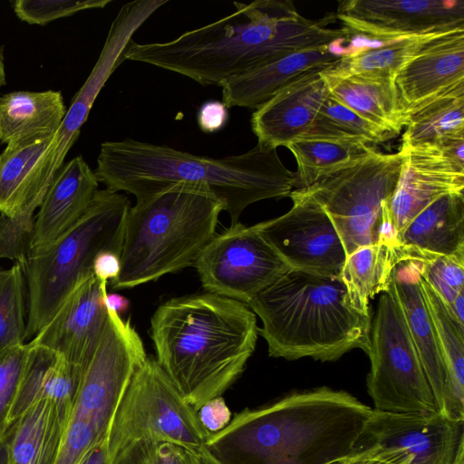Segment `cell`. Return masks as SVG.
<instances>
[{
	"label": "cell",
	"instance_id": "obj_16",
	"mask_svg": "<svg viewBox=\"0 0 464 464\" xmlns=\"http://www.w3.org/2000/svg\"><path fill=\"white\" fill-rule=\"evenodd\" d=\"M401 175L390 202L383 241L394 246L405 226L438 198L464 189V168L458 166L435 145H401Z\"/></svg>",
	"mask_w": 464,
	"mask_h": 464
},
{
	"label": "cell",
	"instance_id": "obj_14",
	"mask_svg": "<svg viewBox=\"0 0 464 464\" xmlns=\"http://www.w3.org/2000/svg\"><path fill=\"white\" fill-rule=\"evenodd\" d=\"M289 197L293 201L290 210L254 228L288 267L340 276L346 253L329 216L303 189H294Z\"/></svg>",
	"mask_w": 464,
	"mask_h": 464
},
{
	"label": "cell",
	"instance_id": "obj_8",
	"mask_svg": "<svg viewBox=\"0 0 464 464\" xmlns=\"http://www.w3.org/2000/svg\"><path fill=\"white\" fill-rule=\"evenodd\" d=\"M108 311L98 345L82 376L60 452L82 460L107 440L121 399L147 354L130 320Z\"/></svg>",
	"mask_w": 464,
	"mask_h": 464
},
{
	"label": "cell",
	"instance_id": "obj_34",
	"mask_svg": "<svg viewBox=\"0 0 464 464\" xmlns=\"http://www.w3.org/2000/svg\"><path fill=\"white\" fill-rule=\"evenodd\" d=\"M419 282L441 348L453 394L464 406V326L458 323L441 298L420 276Z\"/></svg>",
	"mask_w": 464,
	"mask_h": 464
},
{
	"label": "cell",
	"instance_id": "obj_18",
	"mask_svg": "<svg viewBox=\"0 0 464 464\" xmlns=\"http://www.w3.org/2000/svg\"><path fill=\"white\" fill-rule=\"evenodd\" d=\"M419 277L415 260H400L393 268L392 284L439 412L449 420L464 421V406L457 401L453 394L448 369Z\"/></svg>",
	"mask_w": 464,
	"mask_h": 464
},
{
	"label": "cell",
	"instance_id": "obj_44",
	"mask_svg": "<svg viewBox=\"0 0 464 464\" xmlns=\"http://www.w3.org/2000/svg\"><path fill=\"white\" fill-rule=\"evenodd\" d=\"M121 257L119 255L104 251L98 254L93 261L92 273L101 282H113L121 272Z\"/></svg>",
	"mask_w": 464,
	"mask_h": 464
},
{
	"label": "cell",
	"instance_id": "obj_38",
	"mask_svg": "<svg viewBox=\"0 0 464 464\" xmlns=\"http://www.w3.org/2000/svg\"><path fill=\"white\" fill-rule=\"evenodd\" d=\"M29 348L28 343H23L0 352V440L9 428V415L19 388Z\"/></svg>",
	"mask_w": 464,
	"mask_h": 464
},
{
	"label": "cell",
	"instance_id": "obj_15",
	"mask_svg": "<svg viewBox=\"0 0 464 464\" xmlns=\"http://www.w3.org/2000/svg\"><path fill=\"white\" fill-rule=\"evenodd\" d=\"M463 441L464 421L439 412L391 413L372 409L355 450L380 446L406 452L411 464H453Z\"/></svg>",
	"mask_w": 464,
	"mask_h": 464
},
{
	"label": "cell",
	"instance_id": "obj_19",
	"mask_svg": "<svg viewBox=\"0 0 464 464\" xmlns=\"http://www.w3.org/2000/svg\"><path fill=\"white\" fill-rule=\"evenodd\" d=\"M344 36L330 44L291 53L222 82L227 107L257 109L289 83L336 65L343 53Z\"/></svg>",
	"mask_w": 464,
	"mask_h": 464
},
{
	"label": "cell",
	"instance_id": "obj_47",
	"mask_svg": "<svg viewBox=\"0 0 464 464\" xmlns=\"http://www.w3.org/2000/svg\"><path fill=\"white\" fill-rule=\"evenodd\" d=\"M187 451L192 464H221L210 454L206 447L202 448L198 452Z\"/></svg>",
	"mask_w": 464,
	"mask_h": 464
},
{
	"label": "cell",
	"instance_id": "obj_51",
	"mask_svg": "<svg viewBox=\"0 0 464 464\" xmlns=\"http://www.w3.org/2000/svg\"><path fill=\"white\" fill-rule=\"evenodd\" d=\"M347 458V457H346ZM344 459H342V460H339V461H336V462H332V463H328V464H344Z\"/></svg>",
	"mask_w": 464,
	"mask_h": 464
},
{
	"label": "cell",
	"instance_id": "obj_9",
	"mask_svg": "<svg viewBox=\"0 0 464 464\" xmlns=\"http://www.w3.org/2000/svg\"><path fill=\"white\" fill-rule=\"evenodd\" d=\"M403 160L402 152L373 150L305 188L334 225L346 256L361 246L382 241L390 202Z\"/></svg>",
	"mask_w": 464,
	"mask_h": 464
},
{
	"label": "cell",
	"instance_id": "obj_5",
	"mask_svg": "<svg viewBox=\"0 0 464 464\" xmlns=\"http://www.w3.org/2000/svg\"><path fill=\"white\" fill-rule=\"evenodd\" d=\"M247 305L262 322L270 357L331 362L369 349L372 316L352 306L340 276L290 268Z\"/></svg>",
	"mask_w": 464,
	"mask_h": 464
},
{
	"label": "cell",
	"instance_id": "obj_37",
	"mask_svg": "<svg viewBox=\"0 0 464 464\" xmlns=\"http://www.w3.org/2000/svg\"><path fill=\"white\" fill-rule=\"evenodd\" d=\"M36 208L8 216L0 214V259L22 263L31 249Z\"/></svg>",
	"mask_w": 464,
	"mask_h": 464
},
{
	"label": "cell",
	"instance_id": "obj_12",
	"mask_svg": "<svg viewBox=\"0 0 464 464\" xmlns=\"http://www.w3.org/2000/svg\"><path fill=\"white\" fill-rule=\"evenodd\" d=\"M194 266L206 292L248 304L290 267L253 226L216 234Z\"/></svg>",
	"mask_w": 464,
	"mask_h": 464
},
{
	"label": "cell",
	"instance_id": "obj_10",
	"mask_svg": "<svg viewBox=\"0 0 464 464\" xmlns=\"http://www.w3.org/2000/svg\"><path fill=\"white\" fill-rule=\"evenodd\" d=\"M210 433L156 359L133 373L113 416L106 440L108 464L141 440L168 441L190 452L205 447Z\"/></svg>",
	"mask_w": 464,
	"mask_h": 464
},
{
	"label": "cell",
	"instance_id": "obj_32",
	"mask_svg": "<svg viewBox=\"0 0 464 464\" xmlns=\"http://www.w3.org/2000/svg\"><path fill=\"white\" fill-rule=\"evenodd\" d=\"M286 148L297 163L296 188H305L316 180L362 157L374 149L358 142L299 139Z\"/></svg>",
	"mask_w": 464,
	"mask_h": 464
},
{
	"label": "cell",
	"instance_id": "obj_45",
	"mask_svg": "<svg viewBox=\"0 0 464 464\" xmlns=\"http://www.w3.org/2000/svg\"><path fill=\"white\" fill-rule=\"evenodd\" d=\"M104 304L108 310L116 312L118 314L124 313L129 308V300L119 294H104Z\"/></svg>",
	"mask_w": 464,
	"mask_h": 464
},
{
	"label": "cell",
	"instance_id": "obj_39",
	"mask_svg": "<svg viewBox=\"0 0 464 464\" xmlns=\"http://www.w3.org/2000/svg\"><path fill=\"white\" fill-rule=\"evenodd\" d=\"M111 2V0H17L14 3V11L22 21L31 24L44 25L80 11L103 8Z\"/></svg>",
	"mask_w": 464,
	"mask_h": 464
},
{
	"label": "cell",
	"instance_id": "obj_36",
	"mask_svg": "<svg viewBox=\"0 0 464 464\" xmlns=\"http://www.w3.org/2000/svg\"><path fill=\"white\" fill-rule=\"evenodd\" d=\"M411 260L417 262L420 277L451 313L454 302L464 294V257L427 254Z\"/></svg>",
	"mask_w": 464,
	"mask_h": 464
},
{
	"label": "cell",
	"instance_id": "obj_26",
	"mask_svg": "<svg viewBox=\"0 0 464 464\" xmlns=\"http://www.w3.org/2000/svg\"><path fill=\"white\" fill-rule=\"evenodd\" d=\"M66 424L53 401L36 402L7 429L11 464H55Z\"/></svg>",
	"mask_w": 464,
	"mask_h": 464
},
{
	"label": "cell",
	"instance_id": "obj_35",
	"mask_svg": "<svg viewBox=\"0 0 464 464\" xmlns=\"http://www.w3.org/2000/svg\"><path fill=\"white\" fill-rule=\"evenodd\" d=\"M26 283L20 263L0 269V352L24 343Z\"/></svg>",
	"mask_w": 464,
	"mask_h": 464
},
{
	"label": "cell",
	"instance_id": "obj_48",
	"mask_svg": "<svg viewBox=\"0 0 464 464\" xmlns=\"http://www.w3.org/2000/svg\"><path fill=\"white\" fill-rule=\"evenodd\" d=\"M0 464H11L9 436L7 431L0 440Z\"/></svg>",
	"mask_w": 464,
	"mask_h": 464
},
{
	"label": "cell",
	"instance_id": "obj_21",
	"mask_svg": "<svg viewBox=\"0 0 464 464\" xmlns=\"http://www.w3.org/2000/svg\"><path fill=\"white\" fill-rule=\"evenodd\" d=\"M464 83V27L430 40L396 75L408 115L449 89Z\"/></svg>",
	"mask_w": 464,
	"mask_h": 464
},
{
	"label": "cell",
	"instance_id": "obj_40",
	"mask_svg": "<svg viewBox=\"0 0 464 464\" xmlns=\"http://www.w3.org/2000/svg\"><path fill=\"white\" fill-rule=\"evenodd\" d=\"M178 446L162 440H141L123 453L112 464H178Z\"/></svg>",
	"mask_w": 464,
	"mask_h": 464
},
{
	"label": "cell",
	"instance_id": "obj_23",
	"mask_svg": "<svg viewBox=\"0 0 464 464\" xmlns=\"http://www.w3.org/2000/svg\"><path fill=\"white\" fill-rule=\"evenodd\" d=\"M398 261L420 255L464 257V194L443 195L418 213L397 236Z\"/></svg>",
	"mask_w": 464,
	"mask_h": 464
},
{
	"label": "cell",
	"instance_id": "obj_13",
	"mask_svg": "<svg viewBox=\"0 0 464 464\" xmlns=\"http://www.w3.org/2000/svg\"><path fill=\"white\" fill-rule=\"evenodd\" d=\"M344 34L345 56L378 43L464 27L463 0H346L335 14Z\"/></svg>",
	"mask_w": 464,
	"mask_h": 464
},
{
	"label": "cell",
	"instance_id": "obj_11",
	"mask_svg": "<svg viewBox=\"0 0 464 464\" xmlns=\"http://www.w3.org/2000/svg\"><path fill=\"white\" fill-rule=\"evenodd\" d=\"M366 353L371 362L367 392L373 410L391 413L439 412L392 279L388 290L381 293Z\"/></svg>",
	"mask_w": 464,
	"mask_h": 464
},
{
	"label": "cell",
	"instance_id": "obj_3",
	"mask_svg": "<svg viewBox=\"0 0 464 464\" xmlns=\"http://www.w3.org/2000/svg\"><path fill=\"white\" fill-rule=\"evenodd\" d=\"M106 188L132 194L137 200L175 184L207 188L224 205L231 225L251 204L289 197L296 172L281 161L276 150L256 144L223 158H209L126 138L102 143L93 170Z\"/></svg>",
	"mask_w": 464,
	"mask_h": 464
},
{
	"label": "cell",
	"instance_id": "obj_30",
	"mask_svg": "<svg viewBox=\"0 0 464 464\" xmlns=\"http://www.w3.org/2000/svg\"><path fill=\"white\" fill-rule=\"evenodd\" d=\"M53 136L6 146L0 154V214L13 216L29 207H40L33 194V176Z\"/></svg>",
	"mask_w": 464,
	"mask_h": 464
},
{
	"label": "cell",
	"instance_id": "obj_49",
	"mask_svg": "<svg viewBox=\"0 0 464 464\" xmlns=\"http://www.w3.org/2000/svg\"><path fill=\"white\" fill-rule=\"evenodd\" d=\"M178 464H192L188 456V451L178 446Z\"/></svg>",
	"mask_w": 464,
	"mask_h": 464
},
{
	"label": "cell",
	"instance_id": "obj_43",
	"mask_svg": "<svg viewBox=\"0 0 464 464\" xmlns=\"http://www.w3.org/2000/svg\"><path fill=\"white\" fill-rule=\"evenodd\" d=\"M227 107L218 101L205 102L198 112V123L204 132H214L223 128L228 119Z\"/></svg>",
	"mask_w": 464,
	"mask_h": 464
},
{
	"label": "cell",
	"instance_id": "obj_33",
	"mask_svg": "<svg viewBox=\"0 0 464 464\" xmlns=\"http://www.w3.org/2000/svg\"><path fill=\"white\" fill-rule=\"evenodd\" d=\"M395 136L362 118L328 94L310 128L300 139L358 142L369 145L385 142Z\"/></svg>",
	"mask_w": 464,
	"mask_h": 464
},
{
	"label": "cell",
	"instance_id": "obj_1",
	"mask_svg": "<svg viewBox=\"0 0 464 464\" xmlns=\"http://www.w3.org/2000/svg\"><path fill=\"white\" fill-rule=\"evenodd\" d=\"M233 5L236 10L227 16L171 41H133L126 60L177 72L203 86H219L291 53L327 45L344 36L341 29L328 27L335 14L310 20L289 0Z\"/></svg>",
	"mask_w": 464,
	"mask_h": 464
},
{
	"label": "cell",
	"instance_id": "obj_31",
	"mask_svg": "<svg viewBox=\"0 0 464 464\" xmlns=\"http://www.w3.org/2000/svg\"><path fill=\"white\" fill-rule=\"evenodd\" d=\"M29 344V352L16 397L9 415V426L36 402L55 401L63 393L65 366L57 353Z\"/></svg>",
	"mask_w": 464,
	"mask_h": 464
},
{
	"label": "cell",
	"instance_id": "obj_29",
	"mask_svg": "<svg viewBox=\"0 0 464 464\" xmlns=\"http://www.w3.org/2000/svg\"><path fill=\"white\" fill-rule=\"evenodd\" d=\"M454 138H464V83L435 96L412 111L401 145L429 146Z\"/></svg>",
	"mask_w": 464,
	"mask_h": 464
},
{
	"label": "cell",
	"instance_id": "obj_7",
	"mask_svg": "<svg viewBox=\"0 0 464 464\" xmlns=\"http://www.w3.org/2000/svg\"><path fill=\"white\" fill-rule=\"evenodd\" d=\"M130 207L124 194L98 189L87 211L67 233L20 263L26 283L25 339L34 338L69 293L93 275L98 254L109 251L121 256Z\"/></svg>",
	"mask_w": 464,
	"mask_h": 464
},
{
	"label": "cell",
	"instance_id": "obj_24",
	"mask_svg": "<svg viewBox=\"0 0 464 464\" xmlns=\"http://www.w3.org/2000/svg\"><path fill=\"white\" fill-rule=\"evenodd\" d=\"M66 111L60 92L5 93L0 97V142L14 146L52 137Z\"/></svg>",
	"mask_w": 464,
	"mask_h": 464
},
{
	"label": "cell",
	"instance_id": "obj_46",
	"mask_svg": "<svg viewBox=\"0 0 464 464\" xmlns=\"http://www.w3.org/2000/svg\"><path fill=\"white\" fill-rule=\"evenodd\" d=\"M81 464H108L106 440L96 446Z\"/></svg>",
	"mask_w": 464,
	"mask_h": 464
},
{
	"label": "cell",
	"instance_id": "obj_22",
	"mask_svg": "<svg viewBox=\"0 0 464 464\" xmlns=\"http://www.w3.org/2000/svg\"><path fill=\"white\" fill-rule=\"evenodd\" d=\"M98 186L82 156L63 165L38 208L29 254L44 250L67 233L89 208Z\"/></svg>",
	"mask_w": 464,
	"mask_h": 464
},
{
	"label": "cell",
	"instance_id": "obj_27",
	"mask_svg": "<svg viewBox=\"0 0 464 464\" xmlns=\"http://www.w3.org/2000/svg\"><path fill=\"white\" fill-rule=\"evenodd\" d=\"M397 262L394 246L385 241L361 246L346 256L340 277L357 312L371 316L370 301L388 290Z\"/></svg>",
	"mask_w": 464,
	"mask_h": 464
},
{
	"label": "cell",
	"instance_id": "obj_50",
	"mask_svg": "<svg viewBox=\"0 0 464 464\" xmlns=\"http://www.w3.org/2000/svg\"><path fill=\"white\" fill-rule=\"evenodd\" d=\"M5 84V72L4 64L3 52L0 48V88Z\"/></svg>",
	"mask_w": 464,
	"mask_h": 464
},
{
	"label": "cell",
	"instance_id": "obj_20",
	"mask_svg": "<svg viewBox=\"0 0 464 464\" xmlns=\"http://www.w3.org/2000/svg\"><path fill=\"white\" fill-rule=\"evenodd\" d=\"M320 72L289 83L255 110L250 122L257 144L276 150L305 134L329 94Z\"/></svg>",
	"mask_w": 464,
	"mask_h": 464
},
{
	"label": "cell",
	"instance_id": "obj_41",
	"mask_svg": "<svg viewBox=\"0 0 464 464\" xmlns=\"http://www.w3.org/2000/svg\"><path fill=\"white\" fill-rule=\"evenodd\" d=\"M411 457L404 451L372 446L355 450L344 459V464H411Z\"/></svg>",
	"mask_w": 464,
	"mask_h": 464
},
{
	"label": "cell",
	"instance_id": "obj_6",
	"mask_svg": "<svg viewBox=\"0 0 464 464\" xmlns=\"http://www.w3.org/2000/svg\"><path fill=\"white\" fill-rule=\"evenodd\" d=\"M224 209L207 188L184 183L137 200L126 217L113 288H132L194 266Z\"/></svg>",
	"mask_w": 464,
	"mask_h": 464
},
{
	"label": "cell",
	"instance_id": "obj_42",
	"mask_svg": "<svg viewBox=\"0 0 464 464\" xmlns=\"http://www.w3.org/2000/svg\"><path fill=\"white\" fill-rule=\"evenodd\" d=\"M197 413L202 426L210 434L221 430L231 420V411L221 396L205 402Z\"/></svg>",
	"mask_w": 464,
	"mask_h": 464
},
{
	"label": "cell",
	"instance_id": "obj_25",
	"mask_svg": "<svg viewBox=\"0 0 464 464\" xmlns=\"http://www.w3.org/2000/svg\"><path fill=\"white\" fill-rule=\"evenodd\" d=\"M323 78L333 98L367 121L396 136L407 125L409 115L394 79L364 75Z\"/></svg>",
	"mask_w": 464,
	"mask_h": 464
},
{
	"label": "cell",
	"instance_id": "obj_17",
	"mask_svg": "<svg viewBox=\"0 0 464 464\" xmlns=\"http://www.w3.org/2000/svg\"><path fill=\"white\" fill-rule=\"evenodd\" d=\"M107 284L94 275L80 282L29 343L48 348L84 371L108 320Z\"/></svg>",
	"mask_w": 464,
	"mask_h": 464
},
{
	"label": "cell",
	"instance_id": "obj_2",
	"mask_svg": "<svg viewBox=\"0 0 464 464\" xmlns=\"http://www.w3.org/2000/svg\"><path fill=\"white\" fill-rule=\"evenodd\" d=\"M372 408L347 392H295L231 418L205 447L221 464H328L351 455Z\"/></svg>",
	"mask_w": 464,
	"mask_h": 464
},
{
	"label": "cell",
	"instance_id": "obj_28",
	"mask_svg": "<svg viewBox=\"0 0 464 464\" xmlns=\"http://www.w3.org/2000/svg\"><path fill=\"white\" fill-rule=\"evenodd\" d=\"M453 30V29H452ZM450 30L402 36L378 43L357 53L343 57L334 67L322 71L326 78H343L352 75L394 79L433 38Z\"/></svg>",
	"mask_w": 464,
	"mask_h": 464
},
{
	"label": "cell",
	"instance_id": "obj_4",
	"mask_svg": "<svg viewBox=\"0 0 464 464\" xmlns=\"http://www.w3.org/2000/svg\"><path fill=\"white\" fill-rule=\"evenodd\" d=\"M258 329L246 304L208 292L171 298L150 319L156 361L196 411L241 375Z\"/></svg>",
	"mask_w": 464,
	"mask_h": 464
}]
</instances>
